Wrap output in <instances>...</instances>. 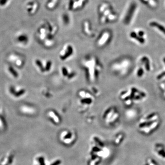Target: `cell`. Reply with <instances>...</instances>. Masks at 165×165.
<instances>
[{"mask_svg":"<svg viewBox=\"0 0 165 165\" xmlns=\"http://www.w3.org/2000/svg\"><path fill=\"white\" fill-rule=\"evenodd\" d=\"M82 65L88 80L92 82L96 81L99 78L102 70L99 60L95 56H88L83 59Z\"/></svg>","mask_w":165,"mask_h":165,"instance_id":"obj_1","label":"cell"},{"mask_svg":"<svg viewBox=\"0 0 165 165\" xmlns=\"http://www.w3.org/2000/svg\"><path fill=\"white\" fill-rule=\"evenodd\" d=\"M74 52V48L72 45L67 44L63 46L59 53V58L62 61H67L73 56Z\"/></svg>","mask_w":165,"mask_h":165,"instance_id":"obj_2","label":"cell"},{"mask_svg":"<svg viewBox=\"0 0 165 165\" xmlns=\"http://www.w3.org/2000/svg\"><path fill=\"white\" fill-rule=\"evenodd\" d=\"M79 96L81 98L80 102L82 104L89 105L91 104L93 101V96L89 92L85 91H80L79 93Z\"/></svg>","mask_w":165,"mask_h":165,"instance_id":"obj_3","label":"cell"},{"mask_svg":"<svg viewBox=\"0 0 165 165\" xmlns=\"http://www.w3.org/2000/svg\"><path fill=\"white\" fill-rule=\"evenodd\" d=\"M60 72L63 77L67 78L68 80L73 79L76 76V73L72 71L69 68L65 66H63L61 68Z\"/></svg>","mask_w":165,"mask_h":165,"instance_id":"obj_4","label":"cell"},{"mask_svg":"<svg viewBox=\"0 0 165 165\" xmlns=\"http://www.w3.org/2000/svg\"><path fill=\"white\" fill-rule=\"evenodd\" d=\"M44 73H49L51 70L52 68V63L50 60H44L42 61Z\"/></svg>","mask_w":165,"mask_h":165,"instance_id":"obj_5","label":"cell"},{"mask_svg":"<svg viewBox=\"0 0 165 165\" xmlns=\"http://www.w3.org/2000/svg\"><path fill=\"white\" fill-rule=\"evenodd\" d=\"M109 34L108 33H105L98 41V45L100 47H102L106 45L109 39Z\"/></svg>","mask_w":165,"mask_h":165,"instance_id":"obj_6","label":"cell"},{"mask_svg":"<svg viewBox=\"0 0 165 165\" xmlns=\"http://www.w3.org/2000/svg\"><path fill=\"white\" fill-rule=\"evenodd\" d=\"M143 3L150 8H155L158 6V1L157 0H140Z\"/></svg>","mask_w":165,"mask_h":165,"instance_id":"obj_7","label":"cell"},{"mask_svg":"<svg viewBox=\"0 0 165 165\" xmlns=\"http://www.w3.org/2000/svg\"><path fill=\"white\" fill-rule=\"evenodd\" d=\"M149 25L152 27L158 29L160 31L162 32V33L165 35V27H164L162 25L160 24V23H157L156 21H151L149 23Z\"/></svg>","mask_w":165,"mask_h":165,"instance_id":"obj_8","label":"cell"},{"mask_svg":"<svg viewBox=\"0 0 165 165\" xmlns=\"http://www.w3.org/2000/svg\"><path fill=\"white\" fill-rule=\"evenodd\" d=\"M48 115L56 123L58 124V123H59V122H60V120L59 116L57 114V113H56V112L53 111V110L49 111H48Z\"/></svg>","mask_w":165,"mask_h":165,"instance_id":"obj_9","label":"cell"},{"mask_svg":"<svg viewBox=\"0 0 165 165\" xmlns=\"http://www.w3.org/2000/svg\"><path fill=\"white\" fill-rule=\"evenodd\" d=\"M131 37H132L133 38L137 40L140 42L141 43H144L145 42V40L144 39L141 37L138 36L137 34L135 32H132L130 34Z\"/></svg>","mask_w":165,"mask_h":165,"instance_id":"obj_10","label":"cell"},{"mask_svg":"<svg viewBox=\"0 0 165 165\" xmlns=\"http://www.w3.org/2000/svg\"><path fill=\"white\" fill-rule=\"evenodd\" d=\"M145 68H146V70L148 71H149L150 70V67H149V61L148 59H147V60L145 61Z\"/></svg>","mask_w":165,"mask_h":165,"instance_id":"obj_11","label":"cell"},{"mask_svg":"<svg viewBox=\"0 0 165 165\" xmlns=\"http://www.w3.org/2000/svg\"><path fill=\"white\" fill-rule=\"evenodd\" d=\"M143 73H144V71L142 68H140L138 71V76L139 77H141L143 74Z\"/></svg>","mask_w":165,"mask_h":165,"instance_id":"obj_12","label":"cell"},{"mask_svg":"<svg viewBox=\"0 0 165 165\" xmlns=\"http://www.w3.org/2000/svg\"><path fill=\"white\" fill-rule=\"evenodd\" d=\"M164 76H165V72L161 73V74L159 75L158 76H157V79H160V78H162Z\"/></svg>","mask_w":165,"mask_h":165,"instance_id":"obj_13","label":"cell"},{"mask_svg":"<svg viewBox=\"0 0 165 165\" xmlns=\"http://www.w3.org/2000/svg\"><path fill=\"white\" fill-rule=\"evenodd\" d=\"M138 35H139V36L142 37L144 35V32L143 31H139V32H138Z\"/></svg>","mask_w":165,"mask_h":165,"instance_id":"obj_14","label":"cell"},{"mask_svg":"<svg viewBox=\"0 0 165 165\" xmlns=\"http://www.w3.org/2000/svg\"><path fill=\"white\" fill-rule=\"evenodd\" d=\"M138 93L140 94V95L141 96H142L143 97H145V96H146L145 94H144V93H143V92H139V91Z\"/></svg>","mask_w":165,"mask_h":165,"instance_id":"obj_15","label":"cell"},{"mask_svg":"<svg viewBox=\"0 0 165 165\" xmlns=\"http://www.w3.org/2000/svg\"><path fill=\"white\" fill-rule=\"evenodd\" d=\"M155 115V113H153V114H152L151 115H149V116L147 117V119H149V118H151L152 116H154Z\"/></svg>","mask_w":165,"mask_h":165,"instance_id":"obj_16","label":"cell"},{"mask_svg":"<svg viewBox=\"0 0 165 165\" xmlns=\"http://www.w3.org/2000/svg\"><path fill=\"white\" fill-rule=\"evenodd\" d=\"M134 98L135 100H139V99H140V96H137L134 97Z\"/></svg>","mask_w":165,"mask_h":165,"instance_id":"obj_17","label":"cell"},{"mask_svg":"<svg viewBox=\"0 0 165 165\" xmlns=\"http://www.w3.org/2000/svg\"><path fill=\"white\" fill-rule=\"evenodd\" d=\"M163 61H164V63H165V58H164Z\"/></svg>","mask_w":165,"mask_h":165,"instance_id":"obj_18","label":"cell"}]
</instances>
